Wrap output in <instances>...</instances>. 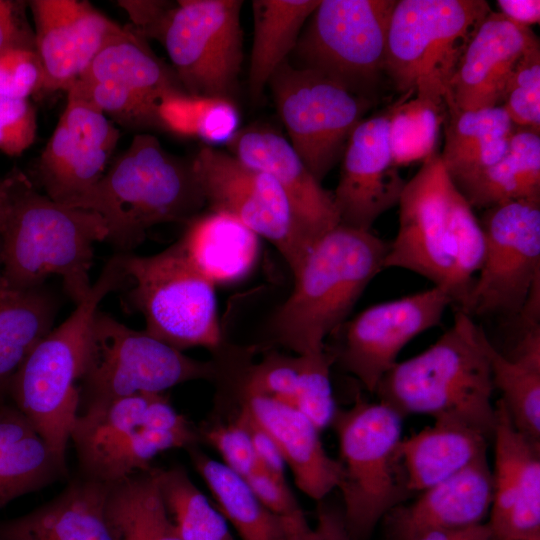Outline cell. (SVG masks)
Instances as JSON below:
<instances>
[{
  "instance_id": "obj_44",
  "label": "cell",
  "mask_w": 540,
  "mask_h": 540,
  "mask_svg": "<svg viewBox=\"0 0 540 540\" xmlns=\"http://www.w3.org/2000/svg\"><path fill=\"white\" fill-rule=\"evenodd\" d=\"M44 83V70L35 49L0 52V96L29 99L43 91Z\"/></svg>"
},
{
  "instance_id": "obj_21",
  "label": "cell",
  "mask_w": 540,
  "mask_h": 540,
  "mask_svg": "<svg viewBox=\"0 0 540 540\" xmlns=\"http://www.w3.org/2000/svg\"><path fill=\"white\" fill-rule=\"evenodd\" d=\"M388 113L364 118L352 131L332 193L339 224L371 231L374 222L398 205L406 184L388 142Z\"/></svg>"
},
{
  "instance_id": "obj_24",
  "label": "cell",
  "mask_w": 540,
  "mask_h": 540,
  "mask_svg": "<svg viewBox=\"0 0 540 540\" xmlns=\"http://www.w3.org/2000/svg\"><path fill=\"white\" fill-rule=\"evenodd\" d=\"M382 519L387 540H415L434 531L469 528L489 516L493 499L487 455L418 493Z\"/></svg>"
},
{
  "instance_id": "obj_55",
  "label": "cell",
  "mask_w": 540,
  "mask_h": 540,
  "mask_svg": "<svg viewBox=\"0 0 540 540\" xmlns=\"http://www.w3.org/2000/svg\"><path fill=\"white\" fill-rule=\"evenodd\" d=\"M1 260V259H0ZM9 287L2 275V272L0 271V293H2L3 291L7 290Z\"/></svg>"
},
{
  "instance_id": "obj_3",
  "label": "cell",
  "mask_w": 540,
  "mask_h": 540,
  "mask_svg": "<svg viewBox=\"0 0 540 540\" xmlns=\"http://www.w3.org/2000/svg\"><path fill=\"white\" fill-rule=\"evenodd\" d=\"M389 243L371 231L338 224L308 249L293 272L291 294L271 320L277 342L297 355L326 349L372 279L384 269Z\"/></svg>"
},
{
  "instance_id": "obj_14",
  "label": "cell",
  "mask_w": 540,
  "mask_h": 540,
  "mask_svg": "<svg viewBox=\"0 0 540 540\" xmlns=\"http://www.w3.org/2000/svg\"><path fill=\"white\" fill-rule=\"evenodd\" d=\"M480 223L484 261L460 311L471 317H517L540 277V200H515L485 209Z\"/></svg>"
},
{
  "instance_id": "obj_9",
  "label": "cell",
  "mask_w": 540,
  "mask_h": 540,
  "mask_svg": "<svg viewBox=\"0 0 540 540\" xmlns=\"http://www.w3.org/2000/svg\"><path fill=\"white\" fill-rule=\"evenodd\" d=\"M119 255L134 285L130 303L143 314L146 332L182 352L220 347L215 284L189 263L177 242L149 256Z\"/></svg>"
},
{
  "instance_id": "obj_50",
  "label": "cell",
  "mask_w": 540,
  "mask_h": 540,
  "mask_svg": "<svg viewBox=\"0 0 540 540\" xmlns=\"http://www.w3.org/2000/svg\"><path fill=\"white\" fill-rule=\"evenodd\" d=\"M128 13L134 27L132 28L143 38L149 37L163 18L172 2L167 1H118Z\"/></svg>"
},
{
  "instance_id": "obj_34",
  "label": "cell",
  "mask_w": 540,
  "mask_h": 540,
  "mask_svg": "<svg viewBox=\"0 0 540 540\" xmlns=\"http://www.w3.org/2000/svg\"><path fill=\"white\" fill-rule=\"evenodd\" d=\"M106 518L112 540H182L163 502L156 468L110 484Z\"/></svg>"
},
{
  "instance_id": "obj_38",
  "label": "cell",
  "mask_w": 540,
  "mask_h": 540,
  "mask_svg": "<svg viewBox=\"0 0 540 540\" xmlns=\"http://www.w3.org/2000/svg\"><path fill=\"white\" fill-rule=\"evenodd\" d=\"M163 502L182 540H235L224 516L181 466L156 468Z\"/></svg>"
},
{
  "instance_id": "obj_42",
  "label": "cell",
  "mask_w": 540,
  "mask_h": 540,
  "mask_svg": "<svg viewBox=\"0 0 540 540\" xmlns=\"http://www.w3.org/2000/svg\"><path fill=\"white\" fill-rule=\"evenodd\" d=\"M515 127L540 132V44L529 48L514 66L501 105Z\"/></svg>"
},
{
  "instance_id": "obj_8",
  "label": "cell",
  "mask_w": 540,
  "mask_h": 540,
  "mask_svg": "<svg viewBox=\"0 0 540 540\" xmlns=\"http://www.w3.org/2000/svg\"><path fill=\"white\" fill-rule=\"evenodd\" d=\"M219 374L211 361H200L112 316L96 313L79 381L80 404L135 394H162L178 384Z\"/></svg>"
},
{
  "instance_id": "obj_10",
  "label": "cell",
  "mask_w": 540,
  "mask_h": 540,
  "mask_svg": "<svg viewBox=\"0 0 540 540\" xmlns=\"http://www.w3.org/2000/svg\"><path fill=\"white\" fill-rule=\"evenodd\" d=\"M396 1L320 0L292 52L299 67L316 70L371 99L385 74L388 29Z\"/></svg>"
},
{
  "instance_id": "obj_23",
  "label": "cell",
  "mask_w": 540,
  "mask_h": 540,
  "mask_svg": "<svg viewBox=\"0 0 540 540\" xmlns=\"http://www.w3.org/2000/svg\"><path fill=\"white\" fill-rule=\"evenodd\" d=\"M227 147L232 155L278 183L307 249L339 224L332 193L322 187L280 133L268 127H247L238 130Z\"/></svg>"
},
{
  "instance_id": "obj_30",
  "label": "cell",
  "mask_w": 540,
  "mask_h": 540,
  "mask_svg": "<svg viewBox=\"0 0 540 540\" xmlns=\"http://www.w3.org/2000/svg\"><path fill=\"white\" fill-rule=\"evenodd\" d=\"M446 110L440 158L452 182L459 187L503 158L515 126L502 106Z\"/></svg>"
},
{
  "instance_id": "obj_37",
  "label": "cell",
  "mask_w": 540,
  "mask_h": 540,
  "mask_svg": "<svg viewBox=\"0 0 540 540\" xmlns=\"http://www.w3.org/2000/svg\"><path fill=\"white\" fill-rule=\"evenodd\" d=\"M159 128L209 143L229 141L239 130L240 116L229 98L188 94L174 90L156 107Z\"/></svg>"
},
{
  "instance_id": "obj_11",
  "label": "cell",
  "mask_w": 540,
  "mask_h": 540,
  "mask_svg": "<svg viewBox=\"0 0 540 540\" xmlns=\"http://www.w3.org/2000/svg\"><path fill=\"white\" fill-rule=\"evenodd\" d=\"M241 0H179L151 38L165 48L182 89L229 98L243 61Z\"/></svg>"
},
{
  "instance_id": "obj_29",
  "label": "cell",
  "mask_w": 540,
  "mask_h": 540,
  "mask_svg": "<svg viewBox=\"0 0 540 540\" xmlns=\"http://www.w3.org/2000/svg\"><path fill=\"white\" fill-rule=\"evenodd\" d=\"M489 439L481 432L450 420L402 438L400 453L412 495L458 473L487 455Z\"/></svg>"
},
{
  "instance_id": "obj_36",
  "label": "cell",
  "mask_w": 540,
  "mask_h": 540,
  "mask_svg": "<svg viewBox=\"0 0 540 540\" xmlns=\"http://www.w3.org/2000/svg\"><path fill=\"white\" fill-rule=\"evenodd\" d=\"M188 449L195 469L215 499L217 509L241 540H286L280 517L258 500L241 476L194 446Z\"/></svg>"
},
{
  "instance_id": "obj_53",
  "label": "cell",
  "mask_w": 540,
  "mask_h": 540,
  "mask_svg": "<svg viewBox=\"0 0 540 540\" xmlns=\"http://www.w3.org/2000/svg\"><path fill=\"white\" fill-rule=\"evenodd\" d=\"M415 540H492L491 530L487 522L451 531H434Z\"/></svg>"
},
{
  "instance_id": "obj_56",
  "label": "cell",
  "mask_w": 540,
  "mask_h": 540,
  "mask_svg": "<svg viewBox=\"0 0 540 540\" xmlns=\"http://www.w3.org/2000/svg\"><path fill=\"white\" fill-rule=\"evenodd\" d=\"M1 398H2V397H0V399H1Z\"/></svg>"
},
{
  "instance_id": "obj_2",
  "label": "cell",
  "mask_w": 540,
  "mask_h": 540,
  "mask_svg": "<svg viewBox=\"0 0 540 540\" xmlns=\"http://www.w3.org/2000/svg\"><path fill=\"white\" fill-rule=\"evenodd\" d=\"M487 338L471 316L456 310L452 326L434 344L381 378L378 401L402 417L455 421L492 439L496 413Z\"/></svg>"
},
{
  "instance_id": "obj_54",
  "label": "cell",
  "mask_w": 540,
  "mask_h": 540,
  "mask_svg": "<svg viewBox=\"0 0 540 540\" xmlns=\"http://www.w3.org/2000/svg\"><path fill=\"white\" fill-rule=\"evenodd\" d=\"M280 519L286 540H319L315 529L308 524L303 510Z\"/></svg>"
},
{
  "instance_id": "obj_28",
  "label": "cell",
  "mask_w": 540,
  "mask_h": 540,
  "mask_svg": "<svg viewBox=\"0 0 540 540\" xmlns=\"http://www.w3.org/2000/svg\"><path fill=\"white\" fill-rule=\"evenodd\" d=\"M258 237L235 217L209 210L186 222L177 243L189 263L212 283H232L254 266Z\"/></svg>"
},
{
  "instance_id": "obj_15",
  "label": "cell",
  "mask_w": 540,
  "mask_h": 540,
  "mask_svg": "<svg viewBox=\"0 0 540 540\" xmlns=\"http://www.w3.org/2000/svg\"><path fill=\"white\" fill-rule=\"evenodd\" d=\"M191 165L209 209L235 217L271 242L293 273L308 249L278 183L231 153L209 146L197 152Z\"/></svg>"
},
{
  "instance_id": "obj_45",
  "label": "cell",
  "mask_w": 540,
  "mask_h": 540,
  "mask_svg": "<svg viewBox=\"0 0 540 540\" xmlns=\"http://www.w3.org/2000/svg\"><path fill=\"white\" fill-rule=\"evenodd\" d=\"M201 434L221 455L223 464L243 479L259 468L249 435L238 417L204 428Z\"/></svg>"
},
{
  "instance_id": "obj_20",
  "label": "cell",
  "mask_w": 540,
  "mask_h": 540,
  "mask_svg": "<svg viewBox=\"0 0 540 540\" xmlns=\"http://www.w3.org/2000/svg\"><path fill=\"white\" fill-rule=\"evenodd\" d=\"M43 91H67L97 54L125 27L84 0H30Z\"/></svg>"
},
{
  "instance_id": "obj_18",
  "label": "cell",
  "mask_w": 540,
  "mask_h": 540,
  "mask_svg": "<svg viewBox=\"0 0 540 540\" xmlns=\"http://www.w3.org/2000/svg\"><path fill=\"white\" fill-rule=\"evenodd\" d=\"M77 80L89 102L129 129L147 125L163 95L183 90L173 69L132 28L109 42Z\"/></svg>"
},
{
  "instance_id": "obj_41",
  "label": "cell",
  "mask_w": 540,
  "mask_h": 540,
  "mask_svg": "<svg viewBox=\"0 0 540 540\" xmlns=\"http://www.w3.org/2000/svg\"><path fill=\"white\" fill-rule=\"evenodd\" d=\"M297 357L299 375L294 408L305 415L321 432L331 426L338 408L330 381V367L334 360L327 346L320 353Z\"/></svg>"
},
{
  "instance_id": "obj_17",
  "label": "cell",
  "mask_w": 540,
  "mask_h": 540,
  "mask_svg": "<svg viewBox=\"0 0 540 540\" xmlns=\"http://www.w3.org/2000/svg\"><path fill=\"white\" fill-rule=\"evenodd\" d=\"M450 304L447 291L438 286L375 304L332 334L338 336V343L329 352L334 361L374 393L381 378L398 362L405 345L438 326Z\"/></svg>"
},
{
  "instance_id": "obj_13",
  "label": "cell",
  "mask_w": 540,
  "mask_h": 540,
  "mask_svg": "<svg viewBox=\"0 0 540 540\" xmlns=\"http://www.w3.org/2000/svg\"><path fill=\"white\" fill-rule=\"evenodd\" d=\"M153 395L142 393L86 404L70 438L85 478L113 484L151 468V460L160 452L194 446L199 438L194 429L149 427L147 410Z\"/></svg>"
},
{
  "instance_id": "obj_4",
  "label": "cell",
  "mask_w": 540,
  "mask_h": 540,
  "mask_svg": "<svg viewBox=\"0 0 540 540\" xmlns=\"http://www.w3.org/2000/svg\"><path fill=\"white\" fill-rule=\"evenodd\" d=\"M204 204L191 160L169 153L154 135L138 133L76 207L98 214L106 241L119 253H131L148 229L186 223Z\"/></svg>"
},
{
  "instance_id": "obj_40",
  "label": "cell",
  "mask_w": 540,
  "mask_h": 540,
  "mask_svg": "<svg viewBox=\"0 0 540 540\" xmlns=\"http://www.w3.org/2000/svg\"><path fill=\"white\" fill-rule=\"evenodd\" d=\"M446 115L445 104L418 97L395 105L388 113V142L394 165L424 161L436 153Z\"/></svg>"
},
{
  "instance_id": "obj_25",
  "label": "cell",
  "mask_w": 540,
  "mask_h": 540,
  "mask_svg": "<svg viewBox=\"0 0 540 540\" xmlns=\"http://www.w3.org/2000/svg\"><path fill=\"white\" fill-rule=\"evenodd\" d=\"M537 43L530 27L518 25L500 12H489L459 60L446 107L477 110L500 106L514 66Z\"/></svg>"
},
{
  "instance_id": "obj_31",
  "label": "cell",
  "mask_w": 540,
  "mask_h": 540,
  "mask_svg": "<svg viewBox=\"0 0 540 540\" xmlns=\"http://www.w3.org/2000/svg\"><path fill=\"white\" fill-rule=\"evenodd\" d=\"M66 471V461L28 419L14 405L0 403V510L60 479Z\"/></svg>"
},
{
  "instance_id": "obj_32",
  "label": "cell",
  "mask_w": 540,
  "mask_h": 540,
  "mask_svg": "<svg viewBox=\"0 0 540 540\" xmlns=\"http://www.w3.org/2000/svg\"><path fill=\"white\" fill-rule=\"evenodd\" d=\"M473 208L522 199L540 200V132L515 127L506 154L456 187Z\"/></svg>"
},
{
  "instance_id": "obj_12",
  "label": "cell",
  "mask_w": 540,
  "mask_h": 540,
  "mask_svg": "<svg viewBox=\"0 0 540 540\" xmlns=\"http://www.w3.org/2000/svg\"><path fill=\"white\" fill-rule=\"evenodd\" d=\"M268 85L290 144L321 183L340 162L372 100L316 70L293 66L288 59Z\"/></svg>"
},
{
  "instance_id": "obj_52",
  "label": "cell",
  "mask_w": 540,
  "mask_h": 540,
  "mask_svg": "<svg viewBox=\"0 0 540 540\" xmlns=\"http://www.w3.org/2000/svg\"><path fill=\"white\" fill-rule=\"evenodd\" d=\"M500 13L510 21L529 27L540 22L539 0H498Z\"/></svg>"
},
{
  "instance_id": "obj_51",
  "label": "cell",
  "mask_w": 540,
  "mask_h": 540,
  "mask_svg": "<svg viewBox=\"0 0 540 540\" xmlns=\"http://www.w3.org/2000/svg\"><path fill=\"white\" fill-rule=\"evenodd\" d=\"M314 528L319 540H352L345 525L342 510L319 501Z\"/></svg>"
},
{
  "instance_id": "obj_7",
  "label": "cell",
  "mask_w": 540,
  "mask_h": 540,
  "mask_svg": "<svg viewBox=\"0 0 540 540\" xmlns=\"http://www.w3.org/2000/svg\"><path fill=\"white\" fill-rule=\"evenodd\" d=\"M491 11L485 0H397L385 75L401 93L445 104L459 60Z\"/></svg>"
},
{
  "instance_id": "obj_48",
  "label": "cell",
  "mask_w": 540,
  "mask_h": 540,
  "mask_svg": "<svg viewBox=\"0 0 540 540\" xmlns=\"http://www.w3.org/2000/svg\"><path fill=\"white\" fill-rule=\"evenodd\" d=\"M27 8V1L0 0V52L35 49V33L27 18Z\"/></svg>"
},
{
  "instance_id": "obj_46",
  "label": "cell",
  "mask_w": 540,
  "mask_h": 540,
  "mask_svg": "<svg viewBox=\"0 0 540 540\" xmlns=\"http://www.w3.org/2000/svg\"><path fill=\"white\" fill-rule=\"evenodd\" d=\"M37 135V115L29 99L0 96V151L7 156L23 154Z\"/></svg>"
},
{
  "instance_id": "obj_43",
  "label": "cell",
  "mask_w": 540,
  "mask_h": 540,
  "mask_svg": "<svg viewBox=\"0 0 540 540\" xmlns=\"http://www.w3.org/2000/svg\"><path fill=\"white\" fill-rule=\"evenodd\" d=\"M298 375L297 356L270 353L248 370L243 394L265 396L294 407Z\"/></svg>"
},
{
  "instance_id": "obj_5",
  "label": "cell",
  "mask_w": 540,
  "mask_h": 540,
  "mask_svg": "<svg viewBox=\"0 0 540 540\" xmlns=\"http://www.w3.org/2000/svg\"><path fill=\"white\" fill-rule=\"evenodd\" d=\"M127 279L120 256L115 254L88 294L64 322L36 344L10 382L7 393L13 405L64 461L79 414V381L94 317L101 301Z\"/></svg>"
},
{
  "instance_id": "obj_19",
  "label": "cell",
  "mask_w": 540,
  "mask_h": 540,
  "mask_svg": "<svg viewBox=\"0 0 540 540\" xmlns=\"http://www.w3.org/2000/svg\"><path fill=\"white\" fill-rule=\"evenodd\" d=\"M120 137L115 123L99 109L67 94L65 108L36 165L44 194L76 207L104 175Z\"/></svg>"
},
{
  "instance_id": "obj_1",
  "label": "cell",
  "mask_w": 540,
  "mask_h": 540,
  "mask_svg": "<svg viewBox=\"0 0 540 540\" xmlns=\"http://www.w3.org/2000/svg\"><path fill=\"white\" fill-rule=\"evenodd\" d=\"M107 234L98 214L52 200L22 171L0 180V265L10 289L42 287L58 275L79 303L92 286L94 245Z\"/></svg>"
},
{
  "instance_id": "obj_16",
  "label": "cell",
  "mask_w": 540,
  "mask_h": 540,
  "mask_svg": "<svg viewBox=\"0 0 540 540\" xmlns=\"http://www.w3.org/2000/svg\"><path fill=\"white\" fill-rule=\"evenodd\" d=\"M462 197L440 155L423 161L400 196L399 226L384 269L402 268L444 287L452 266L453 227Z\"/></svg>"
},
{
  "instance_id": "obj_27",
  "label": "cell",
  "mask_w": 540,
  "mask_h": 540,
  "mask_svg": "<svg viewBox=\"0 0 540 540\" xmlns=\"http://www.w3.org/2000/svg\"><path fill=\"white\" fill-rule=\"evenodd\" d=\"M109 485L82 478L56 498L0 522V540H112L106 518Z\"/></svg>"
},
{
  "instance_id": "obj_47",
  "label": "cell",
  "mask_w": 540,
  "mask_h": 540,
  "mask_svg": "<svg viewBox=\"0 0 540 540\" xmlns=\"http://www.w3.org/2000/svg\"><path fill=\"white\" fill-rule=\"evenodd\" d=\"M244 480L258 500L278 517H288L302 510L286 480H280L261 468Z\"/></svg>"
},
{
  "instance_id": "obj_35",
  "label": "cell",
  "mask_w": 540,
  "mask_h": 540,
  "mask_svg": "<svg viewBox=\"0 0 540 540\" xmlns=\"http://www.w3.org/2000/svg\"><path fill=\"white\" fill-rule=\"evenodd\" d=\"M56 310L43 287L0 293V397L30 351L52 330Z\"/></svg>"
},
{
  "instance_id": "obj_33",
  "label": "cell",
  "mask_w": 540,
  "mask_h": 540,
  "mask_svg": "<svg viewBox=\"0 0 540 540\" xmlns=\"http://www.w3.org/2000/svg\"><path fill=\"white\" fill-rule=\"evenodd\" d=\"M320 0H255L249 91L258 100L277 68L288 59Z\"/></svg>"
},
{
  "instance_id": "obj_6",
  "label": "cell",
  "mask_w": 540,
  "mask_h": 540,
  "mask_svg": "<svg viewBox=\"0 0 540 540\" xmlns=\"http://www.w3.org/2000/svg\"><path fill=\"white\" fill-rule=\"evenodd\" d=\"M402 419L360 394L349 408L336 410L331 426L339 444L337 488L352 540H367L389 511L413 497L400 453Z\"/></svg>"
},
{
  "instance_id": "obj_22",
  "label": "cell",
  "mask_w": 540,
  "mask_h": 540,
  "mask_svg": "<svg viewBox=\"0 0 540 540\" xmlns=\"http://www.w3.org/2000/svg\"><path fill=\"white\" fill-rule=\"evenodd\" d=\"M495 413L492 540H540V442L515 428L500 399Z\"/></svg>"
},
{
  "instance_id": "obj_39",
  "label": "cell",
  "mask_w": 540,
  "mask_h": 540,
  "mask_svg": "<svg viewBox=\"0 0 540 540\" xmlns=\"http://www.w3.org/2000/svg\"><path fill=\"white\" fill-rule=\"evenodd\" d=\"M494 389L515 428L540 442V363L504 356L486 340Z\"/></svg>"
},
{
  "instance_id": "obj_26",
  "label": "cell",
  "mask_w": 540,
  "mask_h": 540,
  "mask_svg": "<svg viewBox=\"0 0 540 540\" xmlns=\"http://www.w3.org/2000/svg\"><path fill=\"white\" fill-rule=\"evenodd\" d=\"M243 402L275 441L299 490L319 502L337 488L340 464L328 455L320 431L305 415L265 396L244 395Z\"/></svg>"
},
{
  "instance_id": "obj_49",
  "label": "cell",
  "mask_w": 540,
  "mask_h": 540,
  "mask_svg": "<svg viewBox=\"0 0 540 540\" xmlns=\"http://www.w3.org/2000/svg\"><path fill=\"white\" fill-rule=\"evenodd\" d=\"M237 417L240 419L249 435L259 468L280 480H286V464L275 441L266 429L255 419L244 402L241 405Z\"/></svg>"
}]
</instances>
